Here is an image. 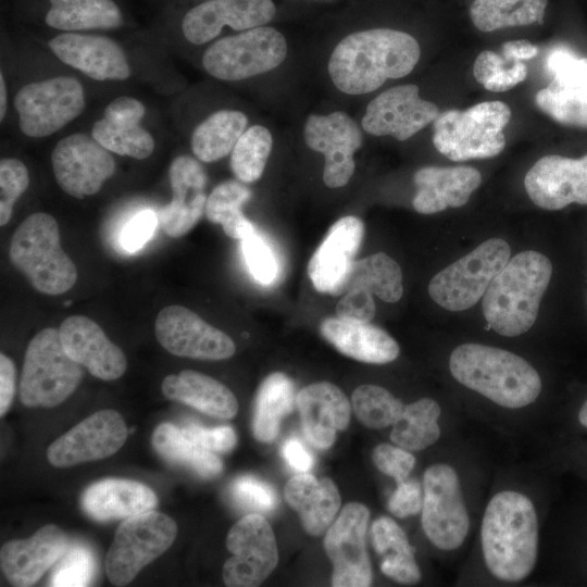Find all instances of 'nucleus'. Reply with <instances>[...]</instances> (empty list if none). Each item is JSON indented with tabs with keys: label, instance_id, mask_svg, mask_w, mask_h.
I'll list each match as a JSON object with an SVG mask.
<instances>
[{
	"label": "nucleus",
	"instance_id": "1",
	"mask_svg": "<svg viewBox=\"0 0 587 587\" xmlns=\"http://www.w3.org/2000/svg\"><path fill=\"white\" fill-rule=\"evenodd\" d=\"M421 55L411 35L390 28L355 32L339 41L329 61L334 85L348 95H363L379 88L389 78L410 74Z\"/></svg>",
	"mask_w": 587,
	"mask_h": 587
},
{
	"label": "nucleus",
	"instance_id": "2",
	"mask_svg": "<svg viewBox=\"0 0 587 587\" xmlns=\"http://www.w3.org/2000/svg\"><path fill=\"white\" fill-rule=\"evenodd\" d=\"M482 549L490 573L500 580L520 582L533 571L538 550V523L533 502L505 490L495 495L484 513Z\"/></svg>",
	"mask_w": 587,
	"mask_h": 587
},
{
	"label": "nucleus",
	"instance_id": "3",
	"mask_svg": "<svg viewBox=\"0 0 587 587\" xmlns=\"http://www.w3.org/2000/svg\"><path fill=\"white\" fill-rule=\"evenodd\" d=\"M551 275L550 260L538 251L526 250L510 258L483 296L487 324L505 337L527 332L537 319Z\"/></svg>",
	"mask_w": 587,
	"mask_h": 587
},
{
	"label": "nucleus",
	"instance_id": "4",
	"mask_svg": "<svg viewBox=\"0 0 587 587\" xmlns=\"http://www.w3.org/2000/svg\"><path fill=\"white\" fill-rule=\"evenodd\" d=\"M449 369L460 384L509 409L528 405L541 390L539 374L526 360L496 347L461 345L452 351Z\"/></svg>",
	"mask_w": 587,
	"mask_h": 587
},
{
	"label": "nucleus",
	"instance_id": "5",
	"mask_svg": "<svg viewBox=\"0 0 587 587\" xmlns=\"http://www.w3.org/2000/svg\"><path fill=\"white\" fill-rule=\"evenodd\" d=\"M10 259L42 294L61 295L76 283V266L63 251L58 223L48 213H34L20 224L11 239Z\"/></svg>",
	"mask_w": 587,
	"mask_h": 587
},
{
	"label": "nucleus",
	"instance_id": "6",
	"mask_svg": "<svg viewBox=\"0 0 587 587\" xmlns=\"http://www.w3.org/2000/svg\"><path fill=\"white\" fill-rule=\"evenodd\" d=\"M511 118L502 101H484L464 111L448 110L435 118L433 143L452 161L487 159L505 147L504 128Z\"/></svg>",
	"mask_w": 587,
	"mask_h": 587
},
{
	"label": "nucleus",
	"instance_id": "7",
	"mask_svg": "<svg viewBox=\"0 0 587 587\" xmlns=\"http://www.w3.org/2000/svg\"><path fill=\"white\" fill-rule=\"evenodd\" d=\"M83 375L82 365L66 353L59 329L45 328L28 344L20 399L26 407H57L76 390Z\"/></svg>",
	"mask_w": 587,
	"mask_h": 587
},
{
	"label": "nucleus",
	"instance_id": "8",
	"mask_svg": "<svg viewBox=\"0 0 587 587\" xmlns=\"http://www.w3.org/2000/svg\"><path fill=\"white\" fill-rule=\"evenodd\" d=\"M510 258L511 248L505 240L488 239L438 272L429 282L428 294L446 310H467L483 298Z\"/></svg>",
	"mask_w": 587,
	"mask_h": 587
},
{
	"label": "nucleus",
	"instance_id": "9",
	"mask_svg": "<svg viewBox=\"0 0 587 587\" xmlns=\"http://www.w3.org/2000/svg\"><path fill=\"white\" fill-rule=\"evenodd\" d=\"M177 535L175 521L153 510L125 519L117 527L105 559L110 582L130 583L139 571L160 557Z\"/></svg>",
	"mask_w": 587,
	"mask_h": 587
},
{
	"label": "nucleus",
	"instance_id": "10",
	"mask_svg": "<svg viewBox=\"0 0 587 587\" xmlns=\"http://www.w3.org/2000/svg\"><path fill=\"white\" fill-rule=\"evenodd\" d=\"M285 37L273 27H255L216 40L203 54L205 71L223 80H240L277 67L286 58Z\"/></svg>",
	"mask_w": 587,
	"mask_h": 587
},
{
	"label": "nucleus",
	"instance_id": "11",
	"mask_svg": "<svg viewBox=\"0 0 587 587\" xmlns=\"http://www.w3.org/2000/svg\"><path fill=\"white\" fill-rule=\"evenodd\" d=\"M422 527L427 538L441 550L459 548L470 522L459 477L453 467L429 466L423 479Z\"/></svg>",
	"mask_w": 587,
	"mask_h": 587
},
{
	"label": "nucleus",
	"instance_id": "12",
	"mask_svg": "<svg viewBox=\"0 0 587 587\" xmlns=\"http://www.w3.org/2000/svg\"><path fill=\"white\" fill-rule=\"evenodd\" d=\"M14 105L21 130L29 137H46L83 112L84 89L77 79L58 76L22 87Z\"/></svg>",
	"mask_w": 587,
	"mask_h": 587
},
{
	"label": "nucleus",
	"instance_id": "13",
	"mask_svg": "<svg viewBox=\"0 0 587 587\" xmlns=\"http://www.w3.org/2000/svg\"><path fill=\"white\" fill-rule=\"evenodd\" d=\"M226 547L232 554L223 565L226 586H259L278 563L274 533L260 513H249L234 524L228 532Z\"/></svg>",
	"mask_w": 587,
	"mask_h": 587
},
{
	"label": "nucleus",
	"instance_id": "14",
	"mask_svg": "<svg viewBox=\"0 0 587 587\" xmlns=\"http://www.w3.org/2000/svg\"><path fill=\"white\" fill-rule=\"evenodd\" d=\"M546 67L552 80L537 91L536 105L559 124L587 129V57L558 46L549 52Z\"/></svg>",
	"mask_w": 587,
	"mask_h": 587
},
{
	"label": "nucleus",
	"instance_id": "15",
	"mask_svg": "<svg viewBox=\"0 0 587 587\" xmlns=\"http://www.w3.org/2000/svg\"><path fill=\"white\" fill-rule=\"evenodd\" d=\"M369 519L370 511L364 504L349 502L327 528L324 549L333 562V586L372 585V569L365 544Z\"/></svg>",
	"mask_w": 587,
	"mask_h": 587
},
{
	"label": "nucleus",
	"instance_id": "16",
	"mask_svg": "<svg viewBox=\"0 0 587 587\" xmlns=\"http://www.w3.org/2000/svg\"><path fill=\"white\" fill-rule=\"evenodd\" d=\"M51 161L59 186L78 199L98 192L115 172L110 151L87 134L61 139L52 151Z\"/></svg>",
	"mask_w": 587,
	"mask_h": 587
},
{
	"label": "nucleus",
	"instance_id": "17",
	"mask_svg": "<svg viewBox=\"0 0 587 587\" xmlns=\"http://www.w3.org/2000/svg\"><path fill=\"white\" fill-rule=\"evenodd\" d=\"M160 345L170 353L201 360H224L236 350L233 339L182 305L163 308L154 323Z\"/></svg>",
	"mask_w": 587,
	"mask_h": 587
},
{
	"label": "nucleus",
	"instance_id": "18",
	"mask_svg": "<svg viewBox=\"0 0 587 587\" xmlns=\"http://www.w3.org/2000/svg\"><path fill=\"white\" fill-rule=\"evenodd\" d=\"M127 438V427L120 413L104 409L95 412L54 440L47 450L55 467L108 458L117 452Z\"/></svg>",
	"mask_w": 587,
	"mask_h": 587
},
{
	"label": "nucleus",
	"instance_id": "19",
	"mask_svg": "<svg viewBox=\"0 0 587 587\" xmlns=\"http://www.w3.org/2000/svg\"><path fill=\"white\" fill-rule=\"evenodd\" d=\"M309 148L325 157L323 180L329 188L348 184L354 172V152L362 146V134L345 112L310 115L304 126Z\"/></svg>",
	"mask_w": 587,
	"mask_h": 587
},
{
	"label": "nucleus",
	"instance_id": "20",
	"mask_svg": "<svg viewBox=\"0 0 587 587\" xmlns=\"http://www.w3.org/2000/svg\"><path fill=\"white\" fill-rule=\"evenodd\" d=\"M439 115L436 104L420 98L413 84L392 87L375 97L366 107L362 128L374 136L407 140Z\"/></svg>",
	"mask_w": 587,
	"mask_h": 587
},
{
	"label": "nucleus",
	"instance_id": "21",
	"mask_svg": "<svg viewBox=\"0 0 587 587\" xmlns=\"http://www.w3.org/2000/svg\"><path fill=\"white\" fill-rule=\"evenodd\" d=\"M524 186L529 199L545 210H561L572 203L587 205V153L580 158H540L526 173Z\"/></svg>",
	"mask_w": 587,
	"mask_h": 587
},
{
	"label": "nucleus",
	"instance_id": "22",
	"mask_svg": "<svg viewBox=\"0 0 587 587\" xmlns=\"http://www.w3.org/2000/svg\"><path fill=\"white\" fill-rule=\"evenodd\" d=\"M363 234L362 221L352 215L333 224L308 265L310 279L317 291L332 296L342 295Z\"/></svg>",
	"mask_w": 587,
	"mask_h": 587
},
{
	"label": "nucleus",
	"instance_id": "23",
	"mask_svg": "<svg viewBox=\"0 0 587 587\" xmlns=\"http://www.w3.org/2000/svg\"><path fill=\"white\" fill-rule=\"evenodd\" d=\"M275 12L272 0H210L186 13L182 29L189 42L202 45L214 39L225 25L235 30L260 27Z\"/></svg>",
	"mask_w": 587,
	"mask_h": 587
},
{
	"label": "nucleus",
	"instance_id": "24",
	"mask_svg": "<svg viewBox=\"0 0 587 587\" xmlns=\"http://www.w3.org/2000/svg\"><path fill=\"white\" fill-rule=\"evenodd\" d=\"M59 334L66 353L95 377L114 380L126 371L124 352L89 317L73 315L65 319Z\"/></svg>",
	"mask_w": 587,
	"mask_h": 587
},
{
	"label": "nucleus",
	"instance_id": "25",
	"mask_svg": "<svg viewBox=\"0 0 587 587\" xmlns=\"http://www.w3.org/2000/svg\"><path fill=\"white\" fill-rule=\"evenodd\" d=\"M67 547V537L60 527L45 525L29 538L11 540L2 546V572L13 586H32L58 562Z\"/></svg>",
	"mask_w": 587,
	"mask_h": 587
},
{
	"label": "nucleus",
	"instance_id": "26",
	"mask_svg": "<svg viewBox=\"0 0 587 587\" xmlns=\"http://www.w3.org/2000/svg\"><path fill=\"white\" fill-rule=\"evenodd\" d=\"M172 200L160 211L161 226L173 238L187 234L204 213L207 174L202 165L187 155L173 160L168 170Z\"/></svg>",
	"mask_w": 587,
	"mask_h": 587
},
{
	"label": "nucleus",
	"instance_id": "27",
	"mask_svg": "<svg viewBox=\"0 0 587 587\" xmlns=\"http://www.w3.org/2000/svg\"><path fill=\"white\" fill-rule=\"evenodd\" d=\"M49 47L63 63L96 80H122L130 75L124 51L110 38L66 32L50 39Z\"/></svg>",
	"mask_w": 587,
	"mask_h": 587
},
{
	"label": "nucleus",
	"instance_id": "28",
	"mask_svg": "<svg viewBox=\"0 0 587 587\" xmlns=\"http://www.w3.org/2000/svg\"><path fill=\"white\" fill-rule=\"evenodd\" d=\"M296 407L308 441L319 449L329 448L339 430L350 422L351 405L340 388L321 382L297 394Z\"/></svg>",
	"mask_w": 587,
	"mask_h": 587
},
{
	"label": "nucleus",
	"instance_id": "29",
	"mask_svg": "<svg viewBox=\"0 0 587 587\" xmlns=\"http://www.w3.org/2000/svg\"><path fill=\"white\" fill-rule=\"evenodd\" d=\"M417 188L412 204L422 214L464 205L479 187L482 175L472 166H425L414 174Z\"/></svg>",
	"mask_w": 587,
	"mask_h": 587
},
{
	"label": "nucleus",
	"instance_id": "30",
	"mask_svg": "<svg viewBox=\"0 0 587 587\" xmlns=\"http://www.w3.org/2000/svg\"><path fill=\"white\" fill-rule=\"evenodd\" d=\"M158 499L146 485L130 479L108 478L90 485L82 496V508L91 519L125 520L153 510Z\"/></svg>",
	"mask_w": 587,
	"mask_h": 587
},
{
	"label": "nucleus",
	"instance_id": "31",
	"mask_svg": "<svg viewBox=\"0 0 587 587\" xmlns=\"http://www.w3.org/2000/svg\"><path fill=\"white\" fill-rule=\"evenodd\" d=\"M323 337L342 354L361 362L385 364L397 359V341L370 322H350L328 317L320 326Z\"/></svg>",
	"mask_w": 587,
	"mask_h": 587
},
{
	"label": "nucleus",
	"instance_id": "32",
	"mask_svg": "<svg viewBox=\"0 0 587 587\" xmlns=\"http://www.w3.org/2000/svg\"><path fill=\"white\" fill-rule=\"evenodd\" d=\"M284 494L311 536L322 535L332 525L341 504L338 488L330 478L319 480L309 473L292 476Z\"/></svg>",
	"mask_w": 587,
	"mask_h": 587
},
{
	"label": "nucleus",
	"instance_id": "33",
	"mask_svg": "<svg viewBox=\"0 0 587 587\" xmlns=\"http://www.w3.org/2000/svg\"><path fill=\"white\" fill-rule=\"evenodd\" d=\"M163 395L174 401L218 419H232L237 414L235 395L218 380L191 370L167 375L161 385Z\"/></svg>",
	"mask_w": 587,
	"mask_h": 587
},
{
	"label": "nucleus",
	"instance_id": "34",
	"mask_svg": "<svg viewBox=\"0 0 587 587\" xmlns=\"http://www.w3.org/2000/svg\"><path fill=\"white\" fill-rule=\"evenodd\" d=\"M371 537L376 553L382 558L380 571L386 576L401 584H415L421 579L415 550L392 519H376L371 527Z\"/></svg>",
	"mask_w": 587,
	"mask_h": 587
},
{
	"label": "nucleus",
	"instance_id": "35",
	"mask_svg": "<svg viewBox=\"0 0 587 587\" xmlns=\"http://www.w3.org/2000/svg\"><path fill=\"white\" fill-rule=\"evenodd\" d=\"M296 400L294 382L284 373L270 374L257 392L252 424L254 438L261 442L273 441L282 419L294 410Z\"/></svg>",
	"mask_w": 587,
	"mask_h": 587
},
{
	"label": "nucleus",
	"instance_id": "36",
	"mask_svg": "<svg viewBox=\"0 0 587 587\" xmlns=\"http://www.w3.org/2000/svg\"><path fill=\"white\" fill-rule=\"evenodd\" d=\"M154 450L166 461L186 466L198 475L212 478L223 470L221 460L172 423L160 424L152 434Z\"/></svg>",
	"mask_w": 587,
	"mask_h": 587
},
{
	"label": "nucleus",
	"instance_id": "37",
	"mask_svg": "<svg viewBox=\"0 0 587 587\" xmlns=\"http://www.w3.org/2000/svg\"><path fill=\"white\" fill-rule=\"evenodd\" d=\"M46 23L61 30L115 28L122 13L112 0H49Z\"/></svg>",
	"mask_w": 587,
	"mask_h": 587
},
{
	"label": "nucleus",
	"instance_id": "38",
	"mask_svg": "<svg viewBox=\"0 0 587 587\" xmlns=\"http://www.w3.org/2000/svg\"><path fill=\"white\" fill-rule=\"evenodd\" d=\"M247 124L248 118L240 111L221 110L213 113L195 128L192 152L207 163L226 157L233 151Z\"/></svg>",
	"mask_w": 587,
	"mask_h": 587
},
{
	"label": "nucleus",
	"instance_id": "39",
	"mask_svg": "<svg viewBox=\"0 0 587 587\" xmlns=\"http://www.w3.org/2000/svg\"><path fill=\"white\" fill-rule=\"evenodd\" d=\"M363 288L385 302H397L403 294L402 272L398 263L384 252L354 261L342 288Z\"/></svg>",
	"mask_w": 587,
	"mask_h": 587
},
{
	"label": "nucleus",
	"instance_id": "40",
	"mask_svg": "<svg viewBox=\"0 0 587 587\" xmlns=\"http://www.w3.org/2000/svg\"><path fill=\"white\" fill-rule=\"evenodd\" d=\"M548 0H475L470 16L482 32L510 26L544 24Z\"/></svg>",
	"mask_w": 587,
	"mask_h": 587
},
{
	"label": "nucleus",
	"instance_id": "41",
	"mask_svg": "<svg viewBox=\"0 0 587 587\" xmlns=\"http://www.w3.org/2000/svg\"><path fill=\"white\" fill-rule=\"evenodd\" d=\"M440 412L439 404L430 398L404 405L390 433L391 441L409 451L423 450L434 445L440 436Z\"/></svg>",
	"mask_w": 587,
	"mask_h": 587
},
{
	"label": "nucleus",
	"instance_id": "42",
	"mask_svg": "<svg viewBox=\"0 0 587 587\" xmlns=\"http://www.w3.org/2000/svg\"><path fill=\"white\" fill-rule=\"evenodd\" d=\"M250 197L251 191L241 183L224 182L209 195L204 209L205 216L210 222L221 224L228 237L241 239L255 228L241 212V207Z\"/></svg>",
	"mask_w": 587,
	"mask_h": 587
},
{
	"label": "nucleus",
	"instance_id": "43",
	"mask_svg": "<svg viewBox=\"0 0 587 587\" xmlns=\"http://www.w3.org/2000/svg\"><path fill=\"white\" fill-rule=\"evenodd\" d=\"M272 146V135L264 126L253 125L243 132L230 155V167L238 180L252 183L261 177Z\"/></svg>",
	"mask_w": 587,
	"mask_h": 587
},
{
	"label": "nucleus",
	"instance_id": "44",
	"mask_svg": "<svg viewBox=\"0 0 587 587\" xmlns=\"http://www.w3.org/2000/svg\"><path fill=\"white\" fill-rule=\"evenodd\" d=\"M352 409L358 420L373 429L394 425L404 404L387 389L376 385H361L352 394Z\"/></svg>",
	"mask_w": 587,
	"mask_h": 587
},
{
	"label": "nucleus",
	"instance_id": "45",
	"mask_svg": "<svg viewBox=\"0 0 587 587\" xmlns=\"http://www.w3.org/2000/svg\"><path fill=\"white\" fill-rule=\"evenodd\" d=\"M91 136L110 152L135 159H146L154 149L152 136L139 124L117 125L103 117L93 124Z\"/></svg>",
	"mask_w": 587,
	"mask_h": 587
},
{
	"label": "nucleus",
	"instance_id": "46",
	"mask_svg": "<svg viewBox=\"0 0 587 587\" xmlns=\"http://www.w3.org/2000/svg\"><path fill=\"white\" fill-rule=\"evenodd\" d=\"M95 566V558L89 548L83 545H72L58 560L49 585L57 587L87 586L92 579Z\"/></svg>",
	"mask_w": 587,
	"mask_h": 587
},
{
	"label": "nucleus",
	"instance_id": "47",
	"mask_svg": "<svg viewBox=\"0 0 587 587\" xmlns=\"http://www.w3.org/2000/svg\"><path fill=\"white\" fill-rule=\"evenodd\" d=\"M242 254L248 271L262 285L273 284L278 275V262L275 252L257 228L241 239Z\"/></svg>",
	"mask_w": 587,
	"mask_h": 587
},
{
	"label": "nucleus",
	"instance_id": "48",
	"mask_svg": "<svg viewBox=\"0 0 587 587\" xmlns=\"http://www.w3.org/2000/svg\"><path fill=\"white\" fill-rule=\"evenodd\" d=\"M29 185L28 171L17 159H2L0 162V225L8 224L13 205Z\"/></svg>",
	"mask_w": 587,
	"mask_h": 587
},
{
	"label": "nucleus",
	"instance_id": "49",
	"mask_svg": "<svg viewBox=\"0 0 587 587\" xmlns=\"http://www.w3.org/2000/svg\"><path fill=\"white\" fill-rule=\"evenodd\" d=\"M230 494L238 505L260 514L272 512L278 504L277 494L274 488L266 482L250 475L234 480Z\"/></svg>",
	"mask_w": 587,
	"mask_h": 587
},
{
	"label": "nucleus",
	"instance_id": "50",
	"mask_svg": "<svg viewBox=\"0 0 587 587\" xmlns=\"http://www.w3.org/2000/svg\"><path fill=\"white\" fill-rule=\"evenodd\" d=\"M372 459L375 466L392 477L397 484L408 478L415 464V458L409 450L389 444L376 446Z\"/></svg>",
	"mask_w": 587,
	"mask_h": 587
},
{
	"label": "nucleus",
	"instance_id": "51",
	"mask_svg": "<svg viewBox=\"0 0 587 587\" xmlns=\"http://www.w3.org/2000/svg\"><path fill=\"white\" fill-rule=\"evenodd\" d=\"M158 216L151 210H143L134 215L123 227L120 243L128 252L140 250L153 236Z\"/></svg>",
	"mask_w": 587,
	"mask_h": 587
},
{
	"label": "nucleus",
	"instance_id": "52",
	"mask_svg": "<svg viewBox=\"0 0 587 587\" xmlns=\"http://www.w3.org/2000/svg\"><path fill=\"white\" fill-rule=\"evenodd\" d=\"M375 310L373 294L363 288L345 292L336 305L337 317L350 322H370Z\"/></svg>",
	"mask_w": 587,
	"mask_h": 587
},
{
	"label": "nucleus",
	"instance_id": "53",
	"mask_svg": "<svg viewBox=\"0 0 587 587\" xmlns=\"http://www.w3.org/2000/svg\"><path fill=\"white\" fill-rule=\"evenodd\" d=\"M183 429L193 441L212 452H228L237 442L236 433L230 426L204 428L192 423Z\"/></svg>",
	"mask_w": 587,
	"mask_h": 587
},
{
	"label": "nucleus",
	"instance_id": "54",
	"mask_svg": "<svg viewBox=\"0 0 587 587\" xmlns=\"http://www.w3.org/2000/svg\"><path fill=\"white\" fill-rule=\"evenodd\" d=\"M423 496L419 482L405 479L398 483L396 490L388 500V510L395 516L404 519L417 514L422 510Z\"/></svg>",
	"mask_w": 587,
	"mask_h": 587
},
{
	"label": "nucleus",
	"instance_id": "55",
	"mask_svg": "<svg viewBox=\"0 0 587 587\" xmlns=\"http://www.w3.org/2000/svg\"><path fill=\"white\" fill-rule=\"evenodd\" d=\"M145 112L143 104L137 99L120 97L105 108L104 118L117 125H137Z\"/></svg>",
	"mask_w": 587,
	"mask_h": 587
},
{
	"label": "nucleus",
	"instance_id": "56",
	"mask_svg": "<svg viewBox=\"0 0 587 587\" xmlns=\"http://www.w3.org/2000/svg\"><path fill=\"white\" fill-rule=\"evenodd\" d=\"M526 77V65L521 61L512 62L489 79L484 87L489 91L502 92L512 89Z\"/></svg>",
	"mask_w": 587,
	"mask_h": 587
},
{
	"label": "nucleus",
	"instance_id": "57",
	"mask_svg": "<svg viewBox=\"0 0 587 587\" xmlns=\"http://www.w3.org/2000/svg\"><path fill=\"white\" fill-rule=\"evenodd\" d=\"M510 63L512 62L507 61L502 55L494 51H482L476 57L473 65L474 77L480 85L484 86L489 79H491Z\"/></svg>",
	"mask_w": 587,
	"mask_h": 587
},
{
	"label": "nucleus",
	"instance_id": "58",
	"mask_svg": "<svg viewBox=\"0 0 587 587\" xmlns=\"http://www.w3.org/2000/svg\"><path fill=\"white\" fill-rule=\"evenodd\" d=\"M15 391V366L5 354H0V415L9 410Z\"/></svg>",
	"mask_w": 587,
	"mask_h": 587
},
{
	"label": "nucleus",
	"instance_id": "59",
	"mask_svg": "<svg viewBox=\"0 0 587 587\" xmlns=\"http://www.w3.org/2000/svg\"><path fill=\"white\" fill-rule=\"evenodd\" d=\"M282 452L284 459L296 472L307 473L313 465L312 455L296 437L285 441Z\"/></svg>",
	"mask_w": 587,
	"mask_h": 587
},
{
	"label": "nucleus",
	"instance_id": "60",
	"mask_svg": "<svg viewBox=\"0 0 587 587\" xmlns=\"http://www.w3.org/2000/svg\"><path fill=\"white\" fill-rule=\"evenodd\" d=\"M539 52L536 45L523 39L510 40L502 46V57L509 62H519L535 58Z\"/></svg>",
	"mask_w": 587,
	"mask_h": 587
},
{
	"label": "nucleus",
	"instance_id": "61",
	"mask_svg": "<svg viewBox=\"0 0 587 587\" xmlns=\"http://www.w3.org/2000/svg\"><path fill=\"white\" fill-rule=\"evenodd\" d=\"M7 108V90L2 73L0 74V120L4 117Z\"/></svg>",
	"mask_w": 587,
	"mask_h": 587
},
{
	"label": "nucleus",
	"instance_id": "62",
	"mask_svg": "<svg viewBox=\"0 0 587 587\" xmlns=\"http://www.w3.org/2000/svg\"><path fill=\"white\" fill-rule=\"evenodd\" d=\"M578 421L584 427L587 428V400L584 402L579 410Z\"/></svg>",
	"mask_w": 587,
	"mask_h": 587
}]
</instances>
